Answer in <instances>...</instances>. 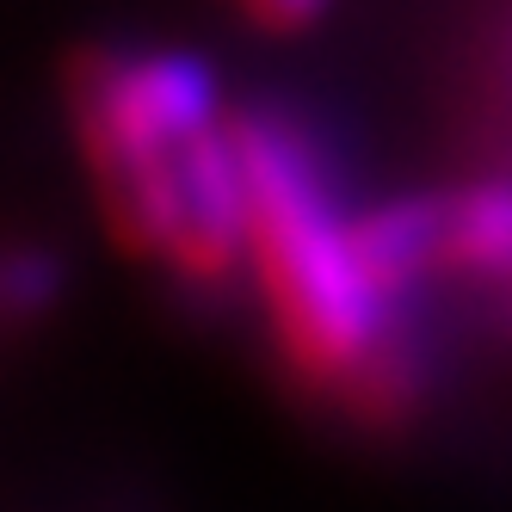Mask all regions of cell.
<instances>
[{
	"mask_svg": "<svg viewBox=\"0 0 512 512\" xmlns=\"http://www.w3.org/2000/svg\"><path fill=\"white\" fill-rule=\"evenodd\" d=\"M321 13V0H247V19L266 31H297Z\"/></svg>",
	"mask_w": 512,
	"mask_h": 512,
	"instance_id": "4",
	"label": "cell"
},
{
	"mask_svg": "<svg viewBox=\"0 0 512 512\" xmlns=\"http://www.w3.org/2000/svg\"><path fill=\"white\" fill-rule=\"evenodd\" d=\"M75 136L105 223L179 290L229 297L247 278V173L198 56L99 50L75 68Z\"/></svg>",
	"mask_w": 512,
	"mask_h": 512,
	"instance_id": "2",
	"label": "cell"
},
{
	"mask_svg": "<svg viewBox=\"0 0 512 512\" xmlns=\"http://www.w3.org/2000/svg\"><path fill=\"white\" fill-rule=\"evenodd\" d=\"M247 173V284L303 401L364 438H401L432 408L438 358L358 260V210L321 142L272 105L229 118Z\"/></svg>",
	"mask_w": 512,
	"mask_h": 512,
	"instance_id": "1",
	"label": "cell"
},
{
	"mask_svg": "<svg viewBox=\"0 0 512 512\" xmlns=\"http://www.w3.org/2000/svg\"><path fill=\"white\" fill-rule=\"evenodd\" d=\"M50 303H56V260L44 247H19L7 260V309H13V321L44 315Z\"/></svg>",
	"mask_w": 512,
	"mask_h": 512,
	"instance_id": "3",
	"label": "cell"
},
{
	"mask_svg": "<svg viewBox=\"0 0 512 512\" xmlns=\"http://www.w3.org/2000/svg\"><path fill=\"white\" fill-rule=\"evenodd\" d=\"M500 118H512V13L500 25Z\"/></svg>",
	"mask_w": 512,
	"mask_h": 512,
	"instance_id": "5",
	"label": "cell"
}]
</instances>
